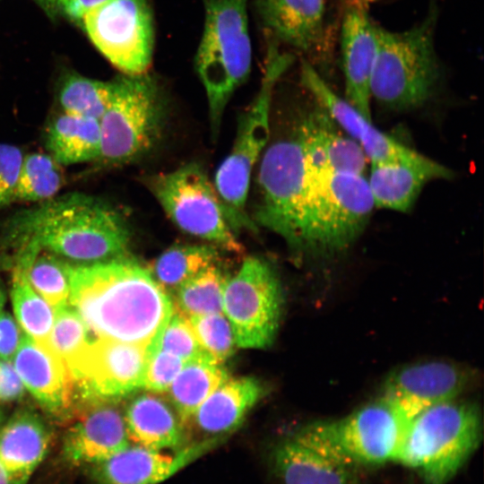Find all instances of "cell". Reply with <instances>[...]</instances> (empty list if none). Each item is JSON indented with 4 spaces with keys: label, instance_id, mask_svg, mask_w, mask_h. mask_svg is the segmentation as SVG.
Masks as SVG:
<instances>
[{
    "label": "cell",
    "instance_id": "6da1fadb",
    "mask_svg": "<svg viewBox=\"0 0 484 484\" xmlns=\"http://www.w3.org/2000/svg\"><path fill=\"white\" fill-rule=\"evenodd\" d=\"M69 305L96 337L151 344L171 315L149 269L124 256L71 266Z\"/></svg>",
    "mask_w": 484,
    "mask_h": 484
},
{
    "label": "cell",
    "instance_id": "7a4b0ae2",
    "mask_svg": "<svg viewBox=\"0 0 484 484\" xmlns=\"http://www.w3.org/2000/svg\"><path fill=\"white\" fill-rule=\"evenodd\" d=\"M14 244L34 242L54 255L82 264L124 256L130 232L124 218L94 197L73 194L15 215L8 224Z\"/></svg>",
    "mask_w": 484,
    "mask_h": 484
},
{
    "label": "cell",
    "instance_id": "3957f363",
    "mask_svg": "<svg viewBox=\"0 0 484 484\" xmlns=\"http://www.w3.org/2000/svg\"><path fill=\"white\" fill-rule=\"evenodd\" d=\"M482 418L475 403L458 399L431 406L410 421L394 462L428 484H446L477 450Z\"/></svg>",
    "mask_w": 484,
    "mask_h": 484
},
{
    "label": "cell",
    "instance_id": "277c9868",
    "mask_svg": "<svg viewBox=\"0 0 484 484\" xmlns=\"http://www.w3.org/2000/svg\"><path fill=\"white\" fill-rule=\"evenodd\" d=\"M437 13L432 7L418 24L393 31L379 25L370 95L394 110L420 107L434 94L441 76L436 50Z\"/></svg>",
    "mask_w": 484,
    "mask_h": 484
},
{
    "label": "cell",
    "instance_id": "5b68a950",
    "mask_svg": "<svg viewBox=\"0 0 484 484\" xmlns=\"http://www.w3.org/2000/svg\"><path fill=\"white\" fill-rule=\"evenodd\" d=\"M204 24L195 56L216 136L225 108L246 80L252 61L247 0H203Z\"/></svg>",
    "mask_w": 484,
    "mask_h": 484
},
{
    "label": "cell",
    "instance_id": "8992f818",
    "mask_svg": "<svg viewBox=\"0 0 484 484\" xmlns=\"http://www.w3.org/2000/svg\"><path fill=\"white\" fill-rule=\"evenodd\" d=\"M410 421L381 396L342 418L307 424L292 437L359 470L394 462Z\"/></svg>",
    "mask_w": 484,
    "mask_h": 484
},
{
    "label": "cell",
    "instance_id": "52a82bcc",
    "mask_svg": "<svg viewBox=\"0 0 484 484\" xmlns=\"http://www.w3.org/2000/svg\"><path fill=\"white\" fill-rule=\"evenodd\" d=\"M292 62V56L270 42L260 89L243 114L233 148L214 177L215 189L235 232L256 229L246 211L251 174L269 138V114L274 85Z\"/></svg>",
    "mask_w": 484,
    "mask_h": 484
},
{
    "label": "cell",
    "instance_id": "ba28073f",
    "mask_svg": "<svg viewBox=\"0 0 484 484\" xmlns=\"http://www.w3.org/2000/svg\"><path fill=\"white\" fill-rule=\"evenodd\" d=\"M308 171L301 250L346 249L361 235L375 207L367 180L359 174Z\"/></svg>",
    "mask_w": 484,
    "mask_h": 484
},
{
    "label": "cell",
    "instance_id": "9c48e42d",
    "mask_svg": "<svg viewBox=\"0 0 484 484\" xmlns=\"http://www.w3.org/2000/svg\"><path fill=\"white\" fill-rule=\"evenodd\" d=\"M163 108L161 89L147 73L111 81L109 102L99 120V159L119 164L146 153L159 137Z\"/></svg>",
    "mask_w": 484,
    "mask_h": 484
},
{
    "label": "cell",
    "instance_id": "30bf717a",
    "mask_svg": "<svg viewBox=\"0 0 484 484\" xmlns=\"http://www.w3.org/2000/svg\"><path fill=\"white\" fill-rule=\"evenodd\" d=\"M259 200L254 222L301 250L309 171L297 136L266 149L258 171Z\"/></svg>",
    "mask_w": 484,
    "mask_h": 484
},
{
    "label": "cell",
    "instance_id": "8fae6325",
    "mask_svg": "<svg viewBox=\"0 0 484 484\" xmlns=\"http://www.w3.org/2000/svg\"><path fill=\"white\" fill-rule=\"evenodd\" d=\"M149 186L181 230L228 251H241L215 186L199 164L190 162L156 175Z\"/></svg>",
    "mask_w": 484,
    "mask_h": 484
},
{
    "label": "cell",
    "instance_id": "7c38bea8",
    "mask_svg": "<svg viewBox=\"0 0 484 484\" xmlns=\"http://www.w3.org/2000/svg\"><path fill=\"white\" fill-rule=\"evenodd\" d=\"M281 307L279 280L264 259L246 258L225 284L222 312L238 347L263 349L272 344L280 324Z\"/></svg>",
    "mask_w": 484,
    "mask_h": 484
},
{
    "label": "cell",
    "instance_id": "4fadbf2b",
    "mask_svg": "<svg viewBox=\"0 0 484 484\" xmlns=\"http://www.w3.org/2000/svg\"><path fill=\"white\" fill-rule=\"evenodd\" d=\"M81 23L96 48L125 74L147 73L154 46L148 0H107L89 11Z\"/></svg>",
    "mask_w": 484,
    "mask_h": 484
},
{
    "label": "cell",
    "instance_id": "5bb4252c",
    "mask_svg": "<svg viewBox=\"0 0 484 484\" xmlns=\"http://www.w3.org/2000/svg\"><path fill=\"white\" fill-rule=\"evenodd\" d=\"M151 344L97 337L66 364L79 399H118L143 387Z\"/></svg>",
    "mask_w": 484,
    "mask_h": 484
},
{
    "label": "cell",
    "instance_id": "9a60e30c",
    "mask_svg": "<svg viewBox=\"0 0 484 484\" xmlns=\"http://www.w3.org/2000/svg\"><path fill=\"white\" fill-rule=\"evenodd\" d=\"M471 380L470 369L455 362L419 361L390 373L384 383L382 397L411 419L431 406L458 399Z\"/></svg>",
    "mask_w": 484,
    "mask_h": 484
},
{
    "label": "cell",
    "instance_id": "2e32d148",
    "mask_svg": "<svg viewBox=\"0 0 484 484\" xmlns=\"http://www.w3.org/2000/svg\"><path fill=\"white\" fill-rule=\"evenodd\" d=\"M117 400L92 398L81 404L63 443L68 463L91 466L130 445L124 411Z\"/></svg>",
    "mask_w": 484,
    "mask_h": 484
},
{
    "label": "cell",
    "instance_id": "e0dca14e",
    "mask_svg": "<svg viewBox=\"0 0 484 484\" xmlns=\"http://www.w3.org/2000/svg\"><path fill=\"white\" fill-rule=\"evenodd\" d=\"M371 1L350 0L344 9L341 27L346 100L369 121V85L377 52V25L369 14Z\"/></svg>",
    "mask_w": 484,
    "mask_h": 484
},
{
    "label": "cell",
    "instance_id": "ac0fdd59",
    "mask_svg": "<svg viewBox=\"0 0 484 484\" xmlns=\"http://www.w3.org/2000/svg\"><path fill=\"white\" fill-rule=\"evenodd\" d=\"M12 360L23 385L47 411L61 419H73L76 389L62 359L47 344L27 335Z\"/></svg>",
    "mask_w": 484,
    "mask_h": 484
},
{
    "label": "cell",
    "instance_id": "d6986e66",
    "mask_svg": "<svg viewBox=\"0 0 484 484\" xmlns=\"http://www.w3.org/2000/svg\"><path fill=\"white\" fill-rule=\"evenodd\" d=\"M220 444L205 441L169 453L130 444L91 465V476L97 484H160Z\"/></svg>",
    "mask_w": 484,
    "mask_h": 484
},
{
    "label": "cell",
    "instance_id": "ffe728a7",
    "mask_svg": "<svg viewBox=\"0 0 484 484\" xmlns=\"http://www.w3.org/2000/svg\"><path fill=\"white\" fill-rule=\"evenodd\" d=\"M261 394L255 378H227L184 423L186 445L220 442L241 426Z\"/></svg>",
    "mask_w": 484,
    "mask_h": 484
},
{
    "label": "cell",
    "instance_id": "44dd1931",
    "mask_svg": "<svg viewBox=\"0 0 484 484\" xmlns=\"http://www.w3.org/2000/svg\"><path fill=\"white\" fill-rule=\"evenodd\" d=\"M452 176L444 165L412 150L397 159L371 163L367 184L375 206L406 212L428 181Z\"/></svg>",
    "mask_w": 484,
    "mask_h": 484
},
{
    "label": "cell",
    "instance_id": "7402d4cb",
    "mask_svg": "<svg viewBox=\"0 0 484 484\" xmlns=\"http://www.w3.org/2000/svg\"><path fill=\"white\" fill-rule=\"evenodd\" d=\"M301 81L333 120L360 145L371 163L397 159L412 151L376 128L372 121L338 96L307 61L301 64Z\"/></svg>",
    "mask_w": 484,
    "mask_h": 484
},
{
    "label": "cell",
    "instance_id": "603a6c76",
    "mask_svg": "<svg viewBox=\"0 0 484 484\" xmlns=\"http://www.w3.org/2000/svg\"><path fill=\"white\" fill-rule=\"evenodd\" d=\"M296 136L311 172L362 175L365 171L367 156L362 148L337 130L324 109L315 110L306 117Z\"/></svg>",
    "mask_w": 484,
    "mask_h": 484
},
{
    "label": "cell",
    "instance_id": "cb8c5ba5",
    "mask_svg": "<svg viewBox=\"0 0 484 484\" xmlns=\"http://www.w3.org/2000/svg\"><path fill=\"white\" fill-rule=\"evenodd\" d=\"M262 23L272 42L312 51L324 30V0H257Z\"/></svg>",
    "mask_w": 484,
    "mask_h": 484
},
{
    "label": "cell",
    "instance_id": "d4e9b609",
    "mask_svg": "<svg viewBox=\"0 0 484 484\" xmlns=\"http://www.w3.org/2000/svg\"><path fill=\"white\" fill-rule=\"evenodd\" d=\"M51 441L44 420L22 410L0 429V463L10 484H26L45 458Z\"/></svg>",
    "mask_w": 484,
    "mask_h": 484
},
{
    "label": "cell",
    "instance_id": "484cf974",
    "mask_svg": "<svg viewBox=\"0 0 484 484\" xmlns=\"http://www.w3.org/2000/svg\"><path fill=\"white\" fill-rule=\"evenodd\" d=\"M130 441L154 450L177 452L186 446L184 425L169 401L158 393L134 396L124 411Z\"/></svg>",
    "mask_w": 484,
    "mask_h": 484
},
{
    "label": "cell",
    "instance_id": "4316f807",
    "mask_svg": "<svg viewBox=\"0 0 484 484\" xmlns=\"http://www.w3.org/2000/svg\"><path fill=\"white\" fill-rule=\"evenodd\" d=\"M274 472L283 484H357L358 470L297 441L279 444L272 452Z\"/></svg>",
    "mask_w": 484,
    "mask_h": 484
},
{
    "label": "cell",
    "instance_id": "83f0119b",
    "mask_svg": "<svg viewBox=\"0 0 484 484\" xmlns=\"http://www.w3.org/2000/svg\"><path fill=\"white\" fill-rule=\"evenodd\" d=\"M46 147L57 163L72 165L97 160L100 154L99 120L64 113L49 125Z\"/></svg>",
    "mask_w": 484,
    "mask_h": 484
},
{
    "label": "cell",
    "instance_id": "f1b7e54d",
    "mask_svg": "<svg viewBox=\"0 0 484 484\" xmlns=\"http://www.w3.org/2000/svg\"><path fill=\"white\" fill-rule=\"evenodd\" d=\"M16 261L32 289L55 311L69 305L71 265L54 254H45L34 242L20 245Z\"/></svg>",
    "mask_w": 484,
    "mask_h": 484
},
{
    "label": "cell",
    "instance_id": "f546056e",
    "mask_svg": "<svg viewBox=\"0 0 484 484\" xmlns=\"http://www.w3.org/2000/svg\"><path fill=\"white\" fill-rule=\"evenodd\" d=\"M227 378L228 373L208 356L186 361L169 388V401L183 425L206 398Z\"/></svg>",
    "mask_w": 484,
    "mask_h": 484
},
{
    "label": "cell",
    "instance_id": "4dcf8cb0",
    "mask_svg": "<svg viewBox=\"0 0 484 484\" xmlns=\"http://www.w3.org/2000/svg\"><path fill=\"white\" fill-rule=\"evenodd\" d=\"M216 249L209 245L175 246L163 252L149 269L167 293H175L185 282L216 264Z\"/></svg>",
    "mask_w": 484,
    "mask_h": 484
},
{
    "label": "cell",
    "instance_id": "1f68e13d",
    "mask_svg": "<svg viewBox=\"0 0 484 484\" xmlns=\"http://www.w3.org/2000/svg\"><path fill=\"white\" fill-rule=\"evenodd\" d=\"M227 281L216 264L210 265L175 292L174 308L186 317L222 312Z\"/></svg>",
    "mask_w": 484,
    "mask_h": 484
},
{
    "label": "cell",
    "instance_id": "d6a6232c",
    "mask_svg": "<svg viewBox=\"0 0 484 484\" xmlns=\"http://www.w3.org/2000/svg\"><path fill=\"white\" fill-rule=\"evenodd\" d=\"M12 300L16 319L26 334L44 343L55 320V309L30 285L22 270L15 265Z\"/></svg>",
    "mask_w": 484,
    "mask_h": 484
},
{
    "label": "cell",
    "instance_id": "836d02e7",
    "mask_svg": "<svg viewBox=\"0 0 484 484\" xmlns=\"http://www.w3.org/2000/svg\"><path fill=\"white\" fill-rule=\"evenodd\" d=\"M111 82L70 74L63 82L58 94L64 113L99 120L110 99Z\"/></svg>",
    "mask_w": 484,
    "mask_h": 484
},
{
    "label": "cell",
    "instance_id": "e575fe53",
    "mask_svg": "<svg viewBox=\"0 0 484 484\" xmlns=\"http://www.w3.org/2000/svg\"><path fill=\"white\" fill-rule=\"evenodd\" d=\"M59 163L48 154L24 156L15 192V201L33 202L51 199L63 184Z\"/></svg>",
    "mask_w": 484,
    "mask_h": 484
},
{
    "label": "cell",
    "instance_id": "d590c367",
    "mask_svg": "<svg viewBox=\"0 0 484 484\" xmlns=\"http://www.w3.org/2000/svg\"><path fill=\"white\" fill-rule=\"evenodd\" d=\"M55 312L53 326L44 343L67 364L91 341V330L70 305Z\"/></svg>",
    "mask_w": 484,
    "mask_h": 484
},
{
    "label": "cell",
    "instance_id": "8d00e7d4",
    "mask_svg": "<svg viewBox=\"0 0 484 484\" xmlns=\"http://www.w3.org/2000/svg\"><path fill=\"white\" fill-rule=\"evenodd\" d=\"M203 352L222 364L237 346L232 327L223 312L187 317Z\"/></svg>",
    "mask_w": 484,
    "mask_h": 484
},
{
    "label": "cell",
    "instance_id": "74e56055",
    "mask_svg": "<svg viewBox=\"0 0 484 484\" xmlns=\"http://www.w3.org/2000/svg\"><path fill=\"white\" fill-rule=\"evenodd\" d=\"M151 347L172 353L185 362L207 356L201 348L188 318L175 308Z\"/></svg>",
    "mask_w": 484,
    "mask_h": 484
},
{
    "label": "cell",
    "instance_id": "f35d334b",
    "mask_svg": "<svg viewBox=\"0 0 484 484\" xmlns=\"http://www.w3.org/2000/svg\"><path fill=\"white\" fill-rule=\"evenodd\" d=\"M186 362L158 349H150L143 387L153 393L167 392Z\"/></svg>",
    "mask_w": 484,
    "mask_h": 484
},
{
    "label": "cell",
    "instance_id": "ab89813d",
    "mask_svg": "<svg viewBox=\"0 0 484 484\" xmlns=\"http://www.w3.org/2000/svg\"><path fill=\"white\" fill-rule=\"evenodd\" d=\"M23 158L19 147L0 143V210L15 201Z\"/></svg>",
    "mask_w": 484,
    "mask_h": 484
},
{
    "label": "cell",
    "instance_id": "60d3db41",
    "mask_svg": "<svg viewBox=\"0 0 484 484\" xmlns=\"http://www.w3.org/2000/svg\"><path fill=\"white\" fill-rule=\"evenodd\" d=\"M22 337L13 317L6 312H0V359L11 361Z\"/></svg>",
    "mask_w": 484,
    "mask_h": 484
},
{
    "label": "cell",
    "instance_id": "b9f144b4",
    "mask_svg": "<svg viewBox=\"0 0 484 484\" xmlns=\"http://www.w3.org/2000/svg\"><path fill=\"white\" fill-rule=\"evenodd\" d=\"M24 385L11 361L0 359V402H13L22 397Z\"/></svg>",
    "mask_w": 484,
    "mask_h": 484
},
{
    "label": "cell",
    "instance_id": "7bdbcfd3",
    "mask_svg": "<svg viewBox=\"0 0 484 484\" xmlns=\"http://www.w3.org/2000/svg\"><path fill=\"white\" fill-rule=\"evenodd\" d=\"M106 1L107 0H57V7L73 21L81 22L82 17L89 11Z\"/></svg>",
    "mask_w": 484,
    "mask_h": 484
},
{
    "label": "cell",
    "instance_id": "ee69618b",
    "mask_svg": "<svg viewBox=\"0 0 484 484\" xmlns=\"http://www.w3.org/2000/svg\"><path fill=\"white\" fill-rule=\"evenodd\" d=\"M45 12L50 15L54 16L56 13L58 9L57 0H35Z\"/></svg>",
    "mask_w": 484,
    "mask_h": 484
},
{
    "label": "cell",
    "instance_id": "f6af8a7d",
    "mask_svg": "<svg viewBox=\"0 0 484 484\" xmlns=\"http://www.w3.org/2000/svg\"><path fill=\"white\" fill-rule=\"evenodd\" d=\"M0 484H10L4 470L0 463Z\"/></svg>",
    "mask_w": 484,
    "mask_h": 484
},
{
    "label": "cell",
    "instance_id": "bcb514c9",
    "mask_svg": "<svg viewBox=\"0 0 484 484\" xmlns=\"http://www.w3.org/2000/svg\"><path fill=\"white\" fill-rule=\"evenodd\" d=\"M4 301H5V294H4L3 287L0 285V312H2V308L4 307Z\"/></svg>",
    "mask_w": 484,
    "mask_h": 484
}]
</instances>
